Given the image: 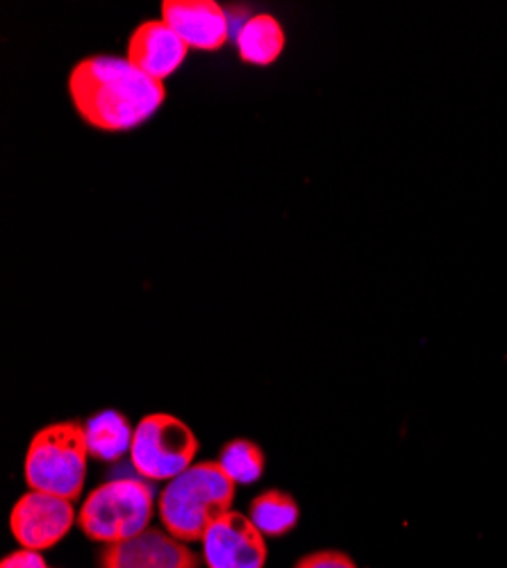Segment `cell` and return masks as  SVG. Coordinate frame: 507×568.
<instances>
[{
  "label": "cell",
  "mask_w": 507,
  "mask_h": 568,
  "mask_svg": "<svg viewBox=\"0 0 507 568\" xmlns=\"http://www.w3.org/2000/svg\"><path fill=\"white\" fill-rule=\"evenodd\" d=\"M101 568H199V557L171 532L149 528L128 541L105 546Z\"/></svg>",
  "instance_id": "8"
},
{
  "label": "cell",
  "mask_w": 507,
  "mask_h": 568,
  "mask_svg": "<svg viewBox=\"0 0 507 568\" xmlns=\"http://www.w3.org/2000/svg\"><path fill=\"white\" fill-rule=\"evenodd\" d=\"M87 435L75 420L53 423L39 430L26 453V483L30 491H43L75 500L87 478Z\"/></svg>",
  "instance_id": "3"
},
{
  "label": "cell",
  "mask_w": 507,
  "mask_h": 568,
  "mask_svg": "<svg viewBox=\"0 0 507 568\" xmlns=\"http://www.w3.org/2000/svg\"><path fill=\"white\" fill-rule=\"evenodd\" d=\"M69 97L84 123L103 132H128L146 123L166 99L164 82L136 69L128 58L94 55L69 73Z\"/></svg>",
  "instance_id": "1"
},
{
  "label": "cell",
  "mask_w": 507,
  "mask_h": 568,
  "mask_svg": "<svg viewBox=\"0 0 507 568\" xmlns=\"http://www.w3.org/2000/svg\"><path fill=\"white\" fill-rule=\"evenodd\" d=\"M249 518L264 537H283L298 524V505L290 494L264 491L251 503Z\"/></svg>",
  "instance_id": "13"
},
{
  "label": "cell",
  "mask_w": 507,
  "mask_h": 568,
  "mask_svg": "<svg viewBox=\"0 0 507 568\" xmlns=\"http://www.w3.org/2000/svg\"><path fill=\"white\" fill-rule=\"evenodd\" d=\"M285 30L271 14L251 17L237 32V51L246 64L268 67L285 51Z\"/></svg>",
  "instance_id": "11"
},
{
  "label": "cell",
  "mask_w": 507,
  "mask_h": 568,
  "mask_svg": "<svg viewBox=\"0 0 507 568\" xmlns=\"http://www.w3.org/2000/svg\"><path fill=\"white\" fill-rule=\"evenodd\" d=\"M153 489L142 480H110L91 491L78 514L82 532L101 544L128 541L149 530Z\"/></svg>",
  "instance_id": "4"
},
{
  "label": "cell",
  "mask_w": 507,
  "mask_h": 568,
  "mask_svg": "<svg viewBox=\"0 0 507 568\" xmlns=\"http://www.w3.org/2000/svg\"><path fill=\"white\" fill-rule=\"evenodd\" d=\"M89 455L101 462H116L132 448L134 430L121 412L105 409L84 423Z\"/></svg>",
  "instance_id": "12"
},
{
  "label": "cell",
  "mask_w": 507,
  "mask_h": 568,
  "mask_svg": "<svg viewBox=\"0 0 507 568\" xmlns=\"http://www.w3.org/2000/svg\"><path fill=\"white\" fill-rule=\"evenodd\" d=\"M162 21L196 51H219L230 37L227 14L214 0H164Z\"/></svg>",
  "instance_id": "9"
},
{
  "label": "cell",
  "mask_w": 507,
  "mask_h": 568,
  "mask_svg": "<svg viewBox=\"0 0 507 568\" xmlns=\"http://www.w3.org/2000/svg\"><path fill=\"white\" fill-rule=\"evenodd\" d=\"M201 544L207 568H264L266 561L264 535L240 511L223 514Z\"/></svg>",
  "instance_id": "7"
},
{
  "label": "cell",
  "mask_w": 507,
  "mask_h": 568,
  "mask_svg": "<svg viewBox=\"0 0 507 568\" xmlns=\"http://www.w3.org/2000/svg\"><path fill=\"white\" fill-rule=\"evenodd\" d=\"M0 568H49L43 561V557L37 552V550H17L12 555H8L3 559V564H0Z\"/></svg>",
  "instance_id": "16"
},
{
  "label": "cell",
  "mask_w": 507,
  "mask_h": 568,
  "mask_svg": "<svg viewBox=\"0 0 507 568\" xmlns=\"http://www.w3.org/2000/svg\"><path fill=\"white\" fill-rule=\"evenodd\" d=\"M216 464L235 485H253L264 470V455L253 442L235 439L223 446Z\"/></svg>",
  "instance_id": "14"
},
{
  "label": "cell",
  "mask_w": 507,
  "mask_h": 568,
  "mask_svg": "<svg viewBox=\"0 0 507 568\" xmlns=\"http://www.w3.org/2000/svg\"><path fill=\"white\" fill-rule=\"evenodd\" d=\"M73 520L75 509L71 500L43 491H28L12 507L10 528L23 548L39 552L62 541L69 535Z\"/></svg>",
  "instance_id": "6"
},
{
  "label": "cell",
  "mask_w": 507,
  "mask_h": 568,
  "mask_svg": "<svg viewBox=\"0 0 507 568\" xmlns=\"http://www.w3.org/2000/svg\"><path fill=\"white\" fill-rule=\"evenodd\" d=\"M199 453V439L184 420L151 414L134 428L130 459L146 480H173L187 470Z\"/></svg>",
  "instance_id": "5"
},
{
  "label": "cell",
  "mask_w": 507,
  "mask_h": 568,
  "mask_svg": "<svg viewBox=\"0 0 507 568\" xmlns=\"http://www.w3.org/2000/svg\"><path fill=\"white\" fill-rule=\"evenodd\" d=\"M294 568H357V564L339 550H321L303 557Z\"/></svg>",
  "instance_id": "15"
},
{
  "label": "cell",
  "mask_w": 507,
  "mask_h": 568,
  "mask_svg": "<svg viewBox=\"0 0 507 568\" xmlns=\"http://www.w3.org/2000/svg\"><path fill=\"white\" fill-rule=\"evenodd\" d=\"M187 43H184L162 19L144 21L142 26H136L128 41V60L158 82H164L182 67L184 58H187Z\"/></svg>",
  "instance_id": "10"
},
{
  "label": "cell",
  "mask_w": 507,
  "mask_h": 568,
  "mask_svg": "<svg viewBox=\"0 0 507 568\" xmlns=\"http://www.w3.org/2000/svg\"><path fill=\"white\" fill-rule=\"evenodd\" d=\"M237 485L216 462H199L160 494V518L166 532L180 541H203L212 524L230 511Z\"/></svg>",
  "instance_id": "2"
}]
</instances>
